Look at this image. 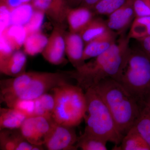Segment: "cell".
Wrapping results in <instances>:
<instances>
[{
    "label": "cell",
    "mask_w": 150,
    "mask_h": 150,
    "mask_svg": "<svg viewBox=\"0 0 150 150\" xmlns=\"http://www.w3.org/2000/svg\"><path fill=\"white\" fill-rule=\"evenodd\" d=\"M130 39L128 35H121L118 41L103 53L74 71L68 72L70 78L84 91L108 78L118 81L130 51Z\"/></svg>",
    "instance_id": "obj_1"
},
{
    "label": "cell",
    "mask_w": 150,
    "mask_h": 150,
    "mask_svg": "<svg viewBox=\"0 0 150 150\" xmlns=\"http://www.w3.org/2000/svg\"><path fill=\"white\" fill-rule=\"evenodd\" d=\"M66 72H25L0 82L1 101L8 106L17 99L35 100L48 91L69 83Z\"/></svg>",
    "instance_id": "obj_2"
},
{
    "label": "cell",
    "mask_w": 150,
    "mask_h": 150,
    "mask_svg": "<svg viewBox=\"0 0 150 150\" xmlns=\"http://www.w3.org/2000/svg\"><path fill=\"white\" fill-rule=\"evenodd\" d=\"M110 110L123 136L134 126L143 110L139 102L118 81L108 78L94 87Z\"/></svg>",
    "instance_id": "obj_3"
},
{
    "label": "cell",
    "mask_w": 150,
    "mask_h": 150,
    "mask_svg": "<svg viewBox=\"0 0 150 150\" xmlns=\"http://www.w3.org/2000/svg\"><path fill=\"white\" fill-rule=\"evenodd\" d=\"M85 91L87 109L84 132L119 145L124 136L119 131L108 108L94 88Z\"/></svg>",
    "instance_id": "obj_4"
},
{
    "label": "cell",
    "mask_w": 150,
    "mask_h": 150,
    "mask_svg": "<svg viewBox=\"0 0 150 150\" xmlns=\"http://www.w3.org/2000/svg\"><path fill=\"white\" fill-rule=\"evenodd\" d=\"M118 82L143 109L150 95V59L141 48H130Z\"/></svg>",
    "instance_id": "obj_5"
},
{
    "label": "cell",
    "mask_w": 150,
    "mask_h": 150,
    "mask_svg": "<svg viewBox=\"0 0 150 150\" xmlns=\"http://www.w3.org/2000/svg\"><path fill=\"white\" fill-rule=\"evenodd\" d=\"M52 90L54 98V122L69 127L79 125L86 112V100L83 90L68 83Z\"/></svg>",
    "instance_id": "obj_6"
},
{
    "label": "cell",
    "mask_w": 150,
    "mask_h": 150,
    "mask_svg": "<svg viewBox=\"0 0 150 150\" xmlns=\"http://www.w3.org/2000/svg\"><path fill=\"white\" fill-rule=\"evenodd\" d=\"M78 139L73 127L60 125L53 120L44 145L49 150H77Z\"/></svg>",
    "instance_id": "obj_7"
},
{
    "label": "cell",
    "mask_w": 150,
    "mask_h": 150,
    "mask_svg": "<svg viewBox=\"0 0 150 150\" xmlns=\"http://www.w3.org/2000/svg\"><path fill=\"white\" fill-rule=\"evenodd\" d=\"M52 121L42 116L28 117L20 130L25 139L30 144L43 146L51 131Z\"/></svg>",
    "instance_id": "obj_8"
},
{
    "label": "cell",
    "mask_w": 150,
    "mask_h": 150,
    "mask_svg": "<svg viewBox=\"0 0 150 150\" xmlns=\"http://www.w3.org/2000/svg\"><path fill=\"white\" fill-rule=\"evenodd\" d=\"M64 28L55 25L46 47L41 53L44 59L52 64L60 65L67 62L65 58Z\"/></svg>",
    "instance_id": "obj_9"
},
{
    "label": "cell",
    "mask_w": 150,
    "mask_h": 150,
    "mask_svg": "<svg viewBox=\"0 0 150 150\" xmlns=\"http://www.w3.org/2000/svg\"><path fill=\"white\" fill-rule=\"evenodd\" d=\"M33 8L45 13L55 25L64 27L70 8L67 0H32Z\"/></svg>",
    "instance_id": "obj_10"
},
{
    "label": "cell",
    "mask_w": 150,
    "mask_h": 150,
    "mask_svg": "<svg viewBox=\"0 0 150 150\" xmlns=\"http://www.w3.org/2000/svg\"><path fill=\"white\" fill-rule=\"evenodd\" d=\"M0 149L2 150H44L43 146L30 144L16 129H3L0 132Z\"/></svg>",
    "instance_id": "obj_11"
},
{
    "label": "cell",
    "mask_w": 150,
    "mask_h": 150,
    "mask_svg": "<svg viewBox=\"0 0 150 150\" xmlns=\"http://www.w3.org/2000/svg\"><path fill=\"white\" fill-rule=\"evenodd\" d=\"M135 18L133 0H128L121 7L108 16L106 23L109 29L121 34Z\"/></svg>",
    "instance_id": "obj_12"
},
{
    "label": "cell",
    "mask_w": 150,
    "mask_h": 150,
    "mask_svg": "<svg viewBox=\"0 0 150 150\" xmlns=\"http://www.w3.org/2000/svg\"><path fill=\"white\" fill-rule=\"evenodd\" d=\"M117 33L110 29L86 44L83 60L85 61L100 55L109 49L116 42Z\"/></svg>",
    "instance_id": "obj_13"
},
{
    "label": "cell",
    "mask_w": 150,
    "mask_h": 150,
    "mask_svg": "<svg viewBox=\"0 0 150 150\" xmlns=\"http://www.w3.org/2000/svg\"><path fill=\"white\" fill-rule=\"evenodd\" d=\"M65 53L69 61L77 69L85 62L83 60L84 42L79 33L69 32L64 35Z\"/></svg>",
    "instance_id": "obj_14"
},
{
    "label": "cell",
    "mask_w": 150,
    "mask_h": 150,
    "mask_svg": "<svg viewBox=\"0 0 150 150\" xmlns=\"http://www.w3.org/2000/svg\"><path fill=\"white\" fill-rule=\"evenodd\" d=\"M95 15L91 9L85 7L70 8L67 16L70 32L79 33L95 17Z\"/></svg>",
    "instance_id": "obj_15"
},
{
    "label": "cell",
    "mask_w": 150,
    "mask_h": 150,
    "mask_svg": "<svg viewBox=\"0 0 150 150\" xmlns=\"http://www.w3.org/2000/svg\"><path fill=\"white\" fill-rule=\"evenodd\" d=\"M26 63V54L24 51L16 50L8 59L0 63V71L4 74L16 77L25 72Z\"/></svg>",
    "instance_id": "obj_16"
},
{
    "label": "cell",
    "mask_w": 150,
    "mask_h": 150,
    "mask_svg": "<svg viewBox=\"0 0 150 150\" xmlns=\"http://www.w3.org/2000/svg\"><path fill=\"white\" fill-rule=\"evenodd\" d=\"M112 150H150V147L134 126L124 135L121 144L115 145Z\"/></svg>",
    "instance_id": "obj_17"
},
{
    "label": "cell",
    "mask_w": 150,
    "mask_h": 150,
    "mask_svg": "<svg viewBox=\"0 0 150 150\" xmlns=\"http://www.w3.org/2000/svg\"><path fill=\"white\" fill-rule=\"evenodd\" d=\"M28 117L23 113L13 108H1L0 130L20 129Z\"/></svg>",
    "instance_id": "obj_18"
},
{
    "label": "cell",
    "mask_w": 150,
    "mask_h": 150,
    "mask_svg": "<svg viewBox=\"0 0 150 150\" xmlns=\"http://www.w3.org/2000/svg\"><path fill=\"white\" fill-rule=\"evenodd\" d=\"M48 40V38L41 31L27 35L23 45L24 53L30 56L42 53Z\"/></svg>",
    "instance_id": "obj_19"
},
{
    "label": "cell",
    "mask_w": 150,
    "mask_h": 150,
    "mask_svg": "<svg viewBox=\"0 0 150 150\" xmlns=\"http://www.w3.org/2000/svg\"><path fill=\"white\" fill-rule=\"evenodd\" d=\"M109 29L106 21L100 18L94 17L79 34L84 43L86 44L96 38L102 35Z\"/></svg>",
    "instance_id": "obj_20"
},
{
    "label": "cell",
    "mask_w": 150,
    "mask_h": 150,
    "mask_svg": "<svg viewBox=\"0 0 150 150\" xmlns=\"http://www.w3.org/2000/svg\"><path fill=\"white\" fill-rule=\"evenodd\" d=\"M1 35L4 36L15 51L23 46L27 36L24 26L15 24L11 25Z\"/></svg>",
    "instance_id": "obj_21"
},
{
    "label": "cell",
    "mask_w": 150,
    "mask_h": 150,
    "mask_svg": "<svg viewBox=\"0 0 150 150\" xmlns=\"http://www.w3.org/2000/svg\"><path fill=\"white\" fill-rule=\"evenodd\" d=\"M35 110L34 116H42L53 120L54 108V95L47 93L34 100Z\"/></svg>",
    "instance_id": "obj_22"
},
{
    "label": "cell",
    "mask_w": 150,
    "mask_h": 150,
    "mask_svg": "<svg viewBox=\"0 0 150 150\" xmlns=\"http://www.w3.org/2000/svg\"><path fill=\"white\" fill-rule=\"evenodd\" d=\"M107 143L99 137L84 132L78 137L76 147L83 150H106Z\"/></svg>",
    "instance_id": "obj_23"
},
{
    "label": "cell",
    "mask_w": 150,
    "mask_h": 150,
    "mask_svg": "<svg viewBox=\"0 0 150 150\" xmlns=\"http://www.w3.org/2000/svg\"><path fill=\"white\" fill-rule=\"evenodd\" d=\"M128 35L138 40L150 36V16L135 18Z\"/></svg>",
    "instance_id": "obj_24"
},
{
    "label": "cell",
    "mask_w": 150,
    "mask_h": 150,
    "mask_svg": "<svg viewBox=\"0 0 150 150\" xmlns=\"http://www.w3.org/2000/svg\"><path fill=\"white\" fill-rule=\"evenodd\" d=\"M31 3L24 4L11 11V24L24 26L29 22L34 11Z\"/></svg>",
    "instance_id": "obj_25"
},
{
    "label": "cell",
    "mask_w": 150,
    "mask_h": 150,
    "mask_svg": "<svg viewBox=\"0 0 150 150\" xmlns=\"http://www.w3.org/2000/svg\"><path fill=\"white\" fill-rule=\"evenodd\" d=\"M128 0H100L92 10L96 14L110 15L120 8Z\"/></svg>",
    "instance_id": "obj_26"
},
{
    "label": "cell",
    "mask_w": 150,
    "mask_h": 150,
    "mask_svg": "<svg viewBox=\"0 0 150 150\" xmlns=\"http://www.w3.org/2000/svg\"><path fill=\"white\" fill-rule=\"evenodd\" d=\"M134 126L150 147V112L143 109Z\"/></svg>",
    "instance_id": "obj_27"
},
{
    "label": "cell",
    "mask_w": 150,
    "mask_h": 150,
    "mask_svg": "<svg viewBox=\"0 0 150 150\" xmlns=\"http://www.w3.org/2000/svg\"><path fill=\"white\" fill-rule=\"evenodd\" d=\"M35 9V8H34ZM46 15L42 11L34 9V12L29 22L24 25L27 35L40 31Z\"/></svg>",
    "instance_id": "obj_28"
},
{
    "label": "cell",
    "mask_w": 150,
    "mask_h": 150,
    "mask_svg": "<svg viewBox=\"0 0 150 150\" xmlns=\"http://www.w3.org/2000/svg\"><path fill=\"white\" fill-rule=\"evenodd\" d=\"M21 111L27 117L34 116V100L17 99L8 106Z\"/></svg>",
    "instance_id": "obj_29"
},
{
    "label": "cell",
    "mask_w": 150,
    "mask_h": 150,
    "mask_svg": "<svg viewBox=\"0 0 150 150\" xmlns=\"http://www.w3.org/2000/svg\"><path fill=\"white\" fill-rule=\"evenodd\" d=\"M136 18L150 16V1L149 0H133Z\"/></svg>",
    "instance_id": "obj_30"
},
{
    "label": "cell",
    "mask_w": 150,
    "mask_h": 150,
    "mask_svg": "<svg viewBox=\"0 0 150 150\" xmlns=\"http://www.w3.org/2000/svg\"><path fill=\"white\" fill-rule=\"evenodd\" d=\"M0 39V63H1L8 59L16 51L4 35H1Z\"/></svg>",
    "instance_id": "obj_31"
},
{
    "label": "cell",
    "mask_w": 150,
    "mask_h": 150,
    "mask_svg": "<svg viewBox=\"0 0 150 150\" xmlns=\"http://www.w3.org/2000/svg\"><path fill=\"white\" fill-rule=\"evenodd\" d=\"M1 33L4 32L11 25V11L5 5H0Z\"/></svg>",
    "instance_id": "obj_32"
},
{
    "label": "cell",
    "mask_w": 150,
    "mask_h": 150,
    "mask_svg": "<svg viewBox=\"0 0 150 150\" xmlns=\"http://www.w3.org/2000/svg\"><path fill=\"white\" fill-rule=\"evenodd\" d=\"M32 0H1V4L6 6L11 11L19 6L31 3Z\"/></svg>",
    "instance_id": "obj_33"
},
{
    "label": "cell",
    "mask_w": 150,
    "mask_h": 150,
    "mask_svg": "<svg viewBox=\"0 0 150 150\" xmlns=\"http://www.w3.org/2000/svg\"><path fill=\"white\" fill-rule=\"evenodd\" d=\"M139 40L141 45L140 48L150 59V35Z\"/></svg>",
    "instance_id": "obj_34"
},
{
    "label": "cell",
    "mask_w": 150,
    "mask_h": 150,
    "mask_svg": "<svg viewBox=\"0 0 150 150\" xmlns=\"http://www.w3.org/2000/svg\"><path fill=\"white\" fill-rule=\"evenodd\" d=\"M100 0H83L79 6L85 7L92 9Z\"/></svg>",
    "instance_id": "obj_35"
},
{
    "label": "cell",
    "mask_w": 150,
    "mask_h": 150,
    "mask_svg": "<svg viewBox=\"0 0 150 150\" xmlns=\"http://www.w3.org/2000/svg\"><path fill=\"white\" fill-rule=\"evenodd\" d=\"M70 8H76L79 6L83 0H67Z\"/></svg>",
    "instance_id": "obj_36"
},
{
    "label": "cell",
    "mask_w": 150,
    "mask_h": 150,
    "mask_svg": "<svg viewBox=\"0 0 150 150\" xmlns=\"http://www.w3.org/2000/svg\"><path fill=\"white\" fill-rule=\"evenodd\" d=\"M143 109L150 112V95L147 100H146Z\"/></svg>",
    "instance_id": "obj_37"
},
{
    "label": "cell",
    "mask_w": 150,
    "mask_h": 150,
    "mask_svg": "<svg viewBox=\"0 0 150 150\" xmlns=\"http://www.w3.org/2000/svg\"><path fill=\"white\" fill-rule=\"evenodd\" d=\"M149 1H150V0H149Z\"/></svg>",
    "instance_id": "obj_38"
}]
</instances>
